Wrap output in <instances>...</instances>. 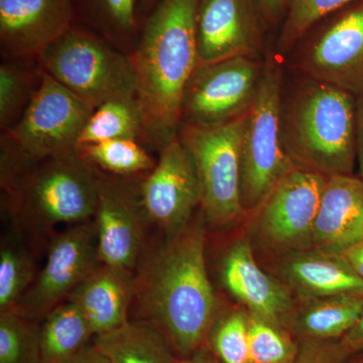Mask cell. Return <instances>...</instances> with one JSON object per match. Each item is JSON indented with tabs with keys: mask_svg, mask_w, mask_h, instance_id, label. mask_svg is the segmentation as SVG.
Returning <instances> with one entry per match:
<instances>
[{
	"mask_svg": "<svg viewBox=\"0 0 363 363\" xmlns=\"http://www.w3.org/2000/svg\"><path fill=\"white\" fill-rule=\"evenodd\" d=\"M207 225L199 208L179 233L147 248L135 271V320L161 332L181 359L206 345L221 309L208 274Z\"/></svg>",
	"mask_w": 363,
	"mask_h": 363,
	"instance_id": "cell-1",
	"label": "cell"
},
{
	"mask_svg": "<svg viewBox=\"0 0 363 363\" xmlns=\"http://www.w3.org/2000/svg\"><path fill=\"white\" fill-rule=\"evenodd\" d=\"M198 1L159 0L130 55L143 116L140 142L157 154L178 135L184 94L199 64Z\"/></svg>",
	"mask_w": 363,
	"mask_h": 363,
	"instance_id": "cell-2",
	"label": "cell"
},
{
	"mask_svg": "<svg viewBox=\"0 0 363 363\" xmlns=\"http://www.w3.org/2000/svg\"><path fill=\"white\" fill-rule=\"evenodd\" d=\"M0 183L14 225L35 238L96 212L99 173L78 150L30 159L0 145Z\"/></svg>",
	"mask_w": 363,
	"mask_h": 363,
	"instance_id": "cell-3",
	"label": "cell"
},
{
	"mask_svg": "<svg viewBox=\"0 0 363 363\" xmlns=\"http://www.w3.org/2000/svg\"><path fill=\"white\" fill-rule=\"evenodd\" d=\"M284 99L281 135L294 166L331 177L353 175L357 166V97L304 77Z\"/></svg>",
	"mask_w": 363,
	"mask_h": 363,
	"instance_id": "cell-4",
	"label": "cell"
},
{
	"mask_svg": "<svg viewBox=\"0 0 363 363\" xmlns=\"http://www.w3.org/2000/svg\"><path fill=\"white\" fill-rule=\"evenodd\" d=\"M43 70L93 109L116 98L136 97L130 55L75 23L37 57Z\"/></svg>",
	"mask_w": 363,
	"mask_h": 363,
	"instance_id": "cell-5",
	"label": "cell"
},
{
	"mask_svg": "<svg viewBox=\"0 0 363 363\" xmlns=\"http://www.w3.org/2000/svg\"><path fill=\"white\" fill-rule=\"evenodd\" d=\"M283 98L281 71L267 63L243 123L241 198L245 212L259 206L279 180L295 168L281 135Z\"/></svg>",
	"mask_w": 363,
	"mask_h": 363,
	"instance_id": "cell-6",
	"label": "cell"
},
{
	"mask_svg": "<svg viewBox=\"0 0 363 363\" xmlns=\"http://www.w3.org/2000/svg\"><path fill=\"white\" fill-rule=\"evenodd\" d=\"M245 116L218 128L181 124L179 128V140L194 160L199 176L200 208L208 225L228 226L245 213L241 198V140Z\"/></svg>",
	"mask_w": 363,
	"mask_h": 363,
	"instance_id": "cell-7",
	"label": "cell"
},
{
	"mask_svg": "<svg viewBox=\"0 0 363 363\" xmlns=\"http://www.w3.org/2000/svg\"><path fill=\"white\" fill-rule=\"evenodd\" d=\"M93 108L43 70L42 81L18 123L0 145L30 159L75 152Z\"/></svg>",
	"mask_w": 363,
	"mask_h": 363,
	"instance_id": "cell-8",
	"label": "cell"
},
{
	"mask_svg": "<svg viewBox=\"0 0 363 363\" xmlns=\"http://www.w3.org/2000/svg\"><path fill=\"white\" fill-rule=\"evenodd\" d=\"M262 71L252 57L198 64L184 94L181 124L213 128L240 118L252 106Z\"/></svg>",
	"mask_w": 363,
	"mask_h": 363,
	"instance_id": "cell-9",
	"label": "cell"
},
{
	"mask_svg": "<svg viewBox=\"0 0 363 363\" xmlns=\"http://www.w3.org/2000/svg\"><path fill=\"white\" fill-rule=\"evenodd\" d=\"M326 177L300 168L291 169L255 210L260 245L277 255L311 247Z\"/></svg>",
	"mask_w": 363,
	"mask_h": 363,
	"instance_id": "cell-10",
	"label": "cell"
},
{
	"mask_svg": "<svg viewBox=\"0 0 363 363\" xmlns=\"http://www.w3.org/2000/svg\"><path fill=\"white\" fill-rule=\"evenodd\" d=\"M94 221L100 262L135 272L147 250L150 225L140 195V177L111 175L98 169Z\"/></svg>",
	"mask_w": 363,
	"mask_h": 363,
	"instance_id": "cell-11",
	"label": "cell"
},
{
	"mask_svg": "<svg viewBox=\"0 0 363 363\" xmlns=\"http://www.w3.org/2000/svg\"><path fill=\"white\" fill-rule=\"evenodd\" d=\"M100 264L94 218L69 225L52 238L45 266L18 301L16 311L43 321Z\"/></svg>",
	"mask_w": 363,
	"mask_h": 363,
	"instance_id": "cell-12",
	"label": "cell"
},
{
	"mask_svg": "<svg viewBox=\"0 0 363 363\" xmlns=\"http://www.w3.org/2000/svg\"><path fill=\"white\" fill-rule=\"evenodd\" d=\"M295 55L304 75L357 97L363 92V0L341 11Z\"/></svg>",
	"mask_w": 363,
	"mask_h": 363,
	"instance_id": "cell-13",
	"label": "cell"
},
{
	"mask_svg": "<svg viewBox=\"0 0 363 363\" xmlns=\"http://www.w3.org/2000/svg\"><path fill=\"white\" fill-rule=\"evenodd\" d=\"M140 195L150 225L159 227L166 238L179 233L199 210V176L178 135L159 152L155 168L143 176Z\"/></svg>",
	"mask_w": 363,
	"mask_h": 363,
	"instance_id": "cell-14",
	"label": "cell"
},
{
	"mask_svg": "<svg viewBox=\"0 0 363 363\" xmlns=\"http://www.w3.org/2000/svg\"><path fill=\"white\" fill-rule=\"evenodd\" d=\"M75 23L74 0H0L1 59L38 57Z\"/></svg>",
	"mask_w": 363,
	"mask_h": 363,
	"instance_id": "cell-15",
	"label": "cell"
},
{
	"mask_svg": "<svg viewBox=\"0 0 363 363\" xmlns=\"http://www.w3.org/2000/svg\"><path fill=\"white\" fill-rule=\"evenodd\" d=\"M255 0H199L196 13L199 64L257 58L260 33Z\"/></svg>",
	"mask_w": 363,
	"mask_h": 363,
	"instance_id": "cell-16",
	"label": "cell"
},
{
	"mask_svg": "<svg viewBox=\"0 0 363 363\" xmlns=\"http://www.w3.org/2000/svg\"><path fill=\"white\" fill-rule=\"evenodd\" d=\"M219 279L227 293L250 314L281 324L295 297L277 277L260 267L252 240L242 236L227 247L219 262Z\"/></svg>",
	"mask_w": 363,
	"mask_h": 363,
	"instance_id": "cell-17",
	"label": "cell"
},
{
	"mask_svg": "<svg viewBox=\"0 0 363 363\" xmlns=\"http://www.w3.org/2000/svg\"><path fill=\"white\" fill-rule=\"evenodd\" d=\"M274 269L295 298L363 294L362 279L339 253L303 248L279 255Z\"/></svg>",
	"mask_w": 363,
	"mask_h": 363,
	"instance_id": "cell-18",
	"label": "cell"
},
{
	"mask_svg": "<svg viewBox=\"0 0 363 363\" xmlns=\"http://www.w3.org/2000/svg\"><path fill=\"white\" fill-rule=\"evenodd\" d=\"M363 242V179H327L314 226L311 247L342 255Z\"/></svg>",
	"mask_w": 363,
	"mask_h": 363,
	"instance_id": "cell-19",
	"label": "cell"
},
{
	"mask_svg": "<svg viewBox=\"0 0 363 363\" xmlns=\"http://www.w3.org/2000/svg\"><path fill=\"white\" fill-rule=\"evenodd\" d=\"M135 286V272L100 264L67 301L83 313L94 336L104 335L130 321Z\"/></svg>",
	"mask_w": 363,
	"mask_h": 363,
	"instance_id": "cell-20",
	"label": "cell"
},
{
	"mask_svg": "<svg viewBox=\"0 0 363 363\" xmlns=\"http://www.w3.org/2000/svg\"><path fill=\"white\" fill-rule=\"evenodd\" d=\"M363 310V294L295 298L281 326L298 341H338L352 328Z\"/></svg>",
	"mask_w": 363,
	"mask_h": 363,
	"instance_id": "cell-21",
	"label": "cell"
},
{
	"mask_svg": "<svg viewBox=\"0 0 363 363\" xmlns=\"http://www.w3.org/2000/svg\"><path fill=\"white\" fill-rule=\"evenodd\" d=\"M74 6L76 23L133 54L142 30L140 0H74Z\"/></svg>",
	"mask_w": 363,
	"mask_h": 363,
	"instance_id": "cell-22",
	"label": "cell"
},
{
	"mask_svg": "<svg viewBox=\"0 0 363 363\" xmlns=\"http://www.w3.org/2000/svg\"><path fill=\"white\" fill-rule=\"evenodd\" d=\"M93 343L111 363L179 362L167 338L142 320H130L116 330L94 336Z\"/></svg>",
	"mask_w": 363,
	"mask_h": 363,
	"instance_id": "cell-23",
	"label": "cell"
},
{
	"mask_svg": "<svg viewBox=\"0 0 363 363\" xmlns=\"http://www.w3.org/2000/svg\"><path fill=\"white\" fill-rule=\"evenodd\" d=\"M94 338L80 309L65 301L40 323V362L68 363Z\"/></svg>",
	"mask_w": 363,
	"mask_h": 363,
	"instance_id": "cell-24",
	"label": "cell"
},
{
	"mask_svg": "<svg viewBox=\"0 0 363 363\" xmlns=\"http://www.w3.org/2000/svg\"><path fill=\"white\" fill-rule=\"evenodd\" d=\"M37 57L2 60L0 65V130L18 123L42 81Z\"/></svg>",
	"mask_w": 363,
	"mask_h": 363,
	"instance_id": "cell-25",
	"label": "cell"
},
{
	"mask_svg": "<svg viewBox=\"0 0 363 363\" xmlns=\"http://www.w3.org/2000/svg\"><path fill=\"white\" fill-rule=\"evenodd\" d=\"M143 116L136 97L116 98L93 109L79 140V147L107 140H140Z\"/></svg>",
	"mask_w": 363,
	"mask_h": 363,
	"instance_id": "cell-26",
	"label": "cell"
},
{
	"mask_svg": "<svg viewBox=\"0 0 363 363\" xmlns=\"http://www.w3.org/2000/svg\"><path fill=\"white\" fill-rule=\"evenodd\" d=\"M79 152L95 168L121 177L147 175L157 161L140 140L133 138L80 145Z\"/></svg>",
	"mask_w": 363,
	"mask_h": 363,
	"instance_id": "cell-27",
	"label": "cell"
},
{
	"mask_svg": "<svg viewBox=\"0 0 363 363\" xmlns=\"http://www.w3.org/2000/svg\"><path fill=\"white\" fill-rule=\"evenodd\" d=\"M21 233H11L0 247V313L16 310L37 276L35 262L21 240Z\"/></svg>",
	"mask_w": 363,
	"mask_h": 363,
	"instance_id": "cell-28",
	"label": "cell"
},
{
	"mask_svg": "<svg viewBox=\"0 0 363 363\" xmlns=\"http://www.w3.org/2000/svg\"><path fill=\"white\" fill-rule=\"evenodd\" d=\"M206 347L220 363H250V314L245 308L220 309Z\"/></svg>",
	"mask_w": 363,
	"mask_h": 363,
	"instance_id": "cell-29",
	"label": "cell"
},
{
	"mask_svg": "<svg viewBox=\"0 0 363 363\" xmlns=\"http://www.w3.org/2000/svg\"><path fill=\"white\" fill-rule=\"evenodd\" d=\"M40 323L16 310L0 313V363H40Z\"/></svg>",
	"mask_w": 363,
	"mask_h": 363,
	"instance_id": "cell-30",
	"label": "cell"
},
{
	"mask_svg": "<svg viewBox=\"0 0 363 363\" xmlns=\"http://www.w3.org/2000/svg\"><path fill=\"white\" fill-rule=\"evenodd\" d=\"M250 314V363H293L300 342L279 322Z\"/></svg>",
	"mask_w": 363,
	"mask_h": 363,
	"instance_id": "cell-31",
	"label": "cell"
},
{
	"mask_svg": "<svg viewBox=\"0 0 363 363\" xmlns=\"http://www.w3.org/2000/svg\"><path fill=\"white\" fill-rule=\"evenodd\" d=\"M355 1L357 0H290L279 37V52H290L320 21Z\"/></svg>",
	"mask_w": 363,
	"mask_h": 363,
	"instance_id": "cell-32",
	"label": "cell"
},
{
	"mask_svg": "<svg viewBox=\"0 0 363 363\" xmlns=\"http://www.w3.org/2000/svg\"><path fill=\"white\" fill-rule=\"evenodd\" d=\"M300 348L293 363H350L338 341H298Z\"/></svg>",
	"mask_w": 363,
	"mask_h": 363,
	"instance_id": "cell-33",
	"label": "cell"
},
{
	"mask_svg": "<svg viewBox=\"0 0 363 363\" xmlns=\"http://www.w3.org/2000/svg\"><path fill=\"white\" fill-rule=\"evenodd\" d=\"M338 343L348 357L363 352V310L352 328L338 340Z\"/></svg>",
	"mask_w": 363,
	"mask_h": 363,
	"instance_id": "cell-34",
	"label": "cell"
},
{
	"mask_svg": "<svg viewBox=\"0 0 363 363\" xmlns=\"http://www.w3.org/2000/svg\"><path fill=\"white\" fill-rule=\"evenodd\" d=\"M257 11L267 23H276L286 13L290 0H255Z\"/></svg>",
	"mask_w": 363,
	"mask_h": 363,
	"instance_id": "cell-35",
	"label": "cell"
},
{
	"mask_svg": "<svg viewBox=\"0 0 363 363\" xmlns=\"http://www.w3.org/2000/svg\"><path fill=\"white\" fill-rule=\"evenodd\" d=\"M357 150L358 177L363 179V92L357 97Z\"/></svg>",
	"mask_w": 363,
	"mask_h": 363,
	"instance_id": "cell-36",
	"label": "cell"
},
{
	"mask_svg": "<svg viewBox=\"0 0 363 363\" xmlns=\"http://www.w3.org/2000/svg\"><path fill=\"white\" fill-rule=\"evenodd\" d=\"M68 363H111L106 355L92 342L83 348Z\"/></svg>",
	"mask_w": 363,
	"mask_h": 363,
	"instance_id": "cell-37",
	"label": "cell"
},
{
	"mask_svg": "<svg viewBox=\"0 0 363 363\" xmlns=\"http://www.w3.org/2000/svg\"><path fill=\"white\" fill-rule=\"evenodd\" d=\"M344 259L363 281V242L342 253Z\"/></svg>",
	"mask_w": 363,
	"mask_h": 363,
	"instance_id": "cell-38",
	"label": "cell"
},
{
	"mask_svg": "<svg viewBox=\"0 0 363 363\" xmlns=\"http://www.w3.org/2000/svg\"><path fill=\"white\" fill-rule=\"evenodd\" d=\"M178 363H220L213 357L206 346L187 358H179Z\"/></svg>",
	"mask_w": 363,
	"mask_h": 363,
	"instance_id": "cell-39",
	"label": "cell"
},
{
	"mask_svg": "<svg viewBox=\"0 0 363 363\" xmlns=\"http://www.w3.org/2000/svg\"><path fill=\"white\" fill-rule=\"evenodd\" d=\"M157 1L159 0H140V13H142L143 23L156 6Z\"/></svg>",
	"mask_w": 363,
	"mask_h": 363,
	"instance_id": "cell-40",
	"label": "cell"
},
{
	"mask_svg": "<svg viewBox=\"0 0 363 363\" xmlns=\"http://www.w3.org/2000/svg\"><path fill=\"white\" fill-rule=\"evenodd\" d=\"M350 363H363V352L350 357Z\"/></svg>",
	"mask_w": 363,
	"mask_h": 363,
	"instance_id": "cell-41",
	"label": "cell"
}]
</instances>
